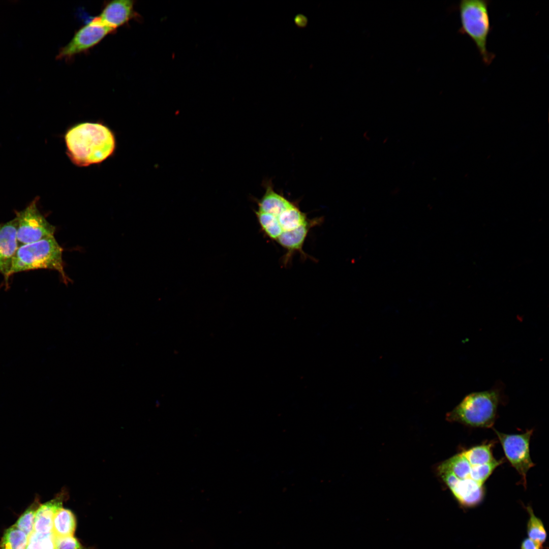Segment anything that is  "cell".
I'll return each mask as SVG.
<instances>
[{"mask_svg":"<svg viewBox=\"0 0 549 549\" xmlns=\"http://www.w3.org/2000/svg\"><path fill=\"white\" fill-rule=\"evenodd\" d=\"M67 153L71 161L80 167L100 163L114 152V135L101 123H82L66 132Z\"/></svg>","mask_w":549,"mask_h":549,"instance_id":"cell-1","label":"cell"},{"mask_svg":"<svg viewBox=\"0 0 549 549\" xmlns=\"http://www.w3.org/2000/svg\"><path fill=\"white\" fill-rule=\"evenodd\" d=\"M63 251L54 235L19 247L13 260L9 279L16 273L48 269L57 271L67 284L70 280L64 269Z\"/></svg>","mask_w":549,"mask_h":549,"instance_id":"cell-2","label":"cell"},{"mask_svg":"<svg viewBox=\"0 0 549 549\" xmlns=\"http://www.w3.org/2000/svg\"><path fill=\"white\" fill-rule=\"evenodd\" d=\"M502 399L501 389L473 392L467 395L446 415V419L474 428H492Z\"/></svg>","mask_w":549,"mask_h":549,"instance_id":"cell-3","label":"cell"},{"mask_svg":"<svg viewBox=\"0 0 549 549\" xmlns=\"http://www.w3.org/2000/svg\"><path fill=\"white\" fill-rule=\"evenodd\" d=\"M473 465L461 452L442 462L436 468L437 475L461 504H469L482 499L484 485L472 479Z\"/></svg>","mask_w":549,"mask_h":549,"instance_id":"cell-4","label":"cell"},{"mask_svg":"<svg viewBox=\"0 0 549 549\" xmlns=\"http://www.w3.org/2000/svg\"><path fill=\"white\" fill-rule=\"evenodd\" d=\"M487 0H462L459 2L461 27L459 32L466 34L474 42L483 63L490 65L495 55L487 49V41L492 30Z\"/></svg>","mask_w":549,"mask_h":549,"instance_id":"cell-5","label":"cell"},{"mask_svg":"<svg viewBox=\"0 0 549 549\" xmlns=\"http://www.w3.org/2000/svg\"><path fill=\"white\" fill-rule=\"evenodd\" d=\"M38 200L36 198L23 210L15 211L19 247L54 235L55 227L39 211Z\"/></svg>","mask_w":549,"mask_h":549,"instance_id":"cell-6","label":"cell"},{"mask_svg":"<svg viewBox=\"0 0 549 549\" xmlns=\"http://www.w3.org/2000/svg\"><path fill=\"white\" fill-rule=\"evenodd\" d=\"M511 466L521 476V483L526 488L527 474L535 466L530 454V441L533 430L521 434H506L493 429Z\"/></svg>","mask_w":549,"mask_h":549,"instance_id":"cell-7","label":"cell"},{"mask_svg":"<svg viewBox=\"0 0 549 549\" xmlns=\"http://www.w3.org/2000/svg\"><path fill=\"white\" fill-rule=\"evenodd\" d=\"M114 31L95 17L77 30L70 41L60 49L57 57L69 59L77 54L84 53Z\"/></svg>","mask_w":549,"mask_h":549,"instance_id":"cell-8","label":"cell"},{"mask_svg":"<svg viewBox=\"0 0 549 549\" xmlns=\"http://www.w3.org/2000/svg\"><path fill=\"white\" fill-rule=\"evenodd\" d=\"M15 218L0 224V273L4 278V286L9 288V273L15 255L19 248Z\"/></svg>","mask_w":549,"mask_h":549,"instance_id":"cell-9","label":"cell"},{"mask_svg":"<svg viewBox=\"0 0 549 549\" xmlns=\"http://www.w3.org/2000/svg\"><path fill=\"white\" fill-rule=\"evenodd\" d=\"M137 17L138 14L134 11V1L119 0L105 4L96 18L104 25L115 30Z\"/></svg>","mask_w":549,"mask_h":549,"instance_id":"cell-10","label":"cell"},{"mask_svg":"<svg viewBox=\"0 0 549 549\" xmlns=\"http://www.w3.org/2000/svg\"><path fill=\"white\" fill-rule=\"evenodd\" d=\"M322 221L321 218L309 219L305 224L299 227L290 231L283 232L281 234L276 241L287 250V253L284 256V265H287L295 252H299L305 259L308 257L302 250L305 239L310 230L320 224Z\"/></svg>","mask_w":549,"mask_h":549,"instance_id":"cell-11","label":"cell"},{"mask_svg":"<svg viewBox=\"0 0 549 549\" xmlns=\"http://www.w3.org/2000/svg\"><path fill=\"white\" fill-rule=\"evenodd\" d=\"M68 493L64 488L51 500L40 504L35 516L34 531L39 533L52 532L53 519L64 502L68 498Z\"/></svg>","mask_w":549,"mask_h":549,"instance_id":"cell-12","label":"cell"},{"mask_svg":"<svg viewBox=\"0 0 549 549\" xmlns=\"http://www.w3.org/2000/svg\"><path fill=\"white\" fill-rule=\"evenodd\" d=\"M295 204L277 193L271 185L267 184L264 195L258 201V210L278 217Z\"/></svg>","mask_w":549,"mask_h":549,"instance_id":"cell-13","label":"cell"},{"mask_svg":"<svg viewBox=\"0 0 549 549\" xmlns=\"http://www.w3.org/2000/svg\"><path fill=\"white\" fill-rule=\"evenodd\" d=\"M76 527V517L70 510L62 507L56 512L53 519L52 531L55 536L73 535Z\"/></svg>","mask_w":549,"mask_h":549,"instance_id":"cell-14","label":"cell"},{"mask_svg":"<svg viewBox=\"0 0 549 549\" xmlns=\"http://www.w3.org/2000/svg\"><path fill=\"white\" fill-rule=\"evenodd\" d=\"M495 443V441H492L482 443L464 450L461 452L472 465L486 464L496 460L492 452V448Z\"/></svg>","mask_w":549,"mask_h":549,"instance_id":"cell-15","label":"cell"},{"mask_svg":"<svg viewBox=\"0 0 549 549\" xmlns=\"http://www.w3.org/2000/svg\"><path fill=\"white\" fill-rule=\"evenodd\" d=\"M276 217L283 232L293 230L305 224L309 220L296 203Z\"/></svg>","mask_w":549,"mask_h":549,"instance_id":"cell-16","label":"cell"},{"mask_svg":"<svg viewBox=\"0 0 549 549\" xmlns=\"http://www.w3.org/2000/svg\"><path fill=\"white\" fill-rule=\"evenodd\" d=\"M28 538L14 525L5 531L0 541V549H26Z\"/></svg>","mask_w":549,"mask_h":549,"instance_id":"cell-17","label":"cell"},{"mask_svg":"<svg viewBox=\"0 0 549 549\" xmlns=\"http://www.w3.org/2000/svg\"><path fill=\"white\" fill-rule=\"evenodd\" d=\"M529 517L527 523L528 538L543 545L547 538V532L542 520L536 516L530 506L526 507Z\"/></svg>","mask_w":549,"mask_h":549,"instance_id":"cell-18","label":"cell"},{"mask_svg":"<svg viewBox=\"0 0 549 549\" xmlns=\"http://www.w3.org/2000/svg\"><path fill=\"white\" fill-rule=\"evenodd\" d=\"M255 213L265 235L270 239L277 241L283 232L277 218L271 214L258 210L255 211Z\"/></svg>","mask_w":549,"mask_h":549,"instance_id":"cell-19","label":"cell"},{"mask_svg":"<svg viewBox=\"0 0 549 549\" xmlns=\"http://www.w3.org/2000/svg\"><path fill=\"white\" fill-rule=\"evenodd\" d=\"M39 499L36 497L34 502L28 506L18 519L14 525L23 532L28 537L34 529L36 511L40 505Z\"/></svg>","mask_w":549,"mask_h":549,"instance_id":"cell-20","label":"cell"},{"mask_svg":"<svg viewBox=\"0 0 549 549\" xmlns=\"http://www.w3.org/2000/svg\"><path fill=\"white\" fill-rule=\"evenodd\" d=\"M26 549H55V536L52 532L39 533L33 531L28 536Z\"/></svg>","mask_w":549,"mask_h":549,"instance_id":"cell-21","label":"cell"},{"mask_svg":"<svg viewBox=\"0 0 549 549\" xmlns=\"http://www.w3.org/2000/svg\"><path fill=\"white\" fill-rule=\"evenodd\" d=\"M55 549H86L77 538L73 536H55Z\"/></svg>","mask_w":549,"mask_h":549,"instance_id":"cell-22","label":"cell"},{"mask_svg":"<svg viewBox=\"0 0 549 549\" xmlns=\"http://www.w3.org/2000/svg\"><path fill=\"white\" fill-rule=\"evenodd\" d=\"M543 545L529 538L524 539L521 545V549H543Z\"/></svg>","mask_w":549,"mask_h":549,"instance_id":"cell-23","label":"cell"},{"mask_svg":"<svg viewBox=\"0 0 549 549\" xmlns=\"http://www.w3.org/2000/svg\"><path fill=\"white\" fill-rule=\"evenodd\" d=\"M294 21L296 24L299 27L305 26L308 22L306 17L302 15H298L296 16Z\"/></svg>","mask_w":549,"mask_h":549,"instance_id":"cell-24","label":"cell"}]
</instances>
